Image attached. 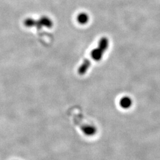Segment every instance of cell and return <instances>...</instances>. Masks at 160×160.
Instances as JSON below:
<instances>
[{
    "mask_svg": "<svg viewBox=\"0 0 160 160\" xmlns=\"http://www.w3.org/2000/svg\"><path fill=\"white\" fill-rule=\"evenodd\" d=\"M109 40L106 38H102L98 42L97 48L94 49L91 52L92 59L96 61H100L104 52L109 47Z\"/></svg>",
    "mask_w": 160,
    "mask_h": 160,
    "instance_id": "1",
    "label": "cell"
},
{
    "mask_svg": "<svg viewBox=\"0 0 160 160\" xmlns=\"http://www.w3.org/2000/svg\"><path fill=\"white\" fill-rule=\"evenodd\" d=\"M24 25L26 27H36L38 29L43 27L51 28L53 26V23L51 20H50L49 18L43 17L41 18L38 21L31 18H28L24 21Z\"/></svg>",
    "mask_w": 160,
    "mask_h": 160,
    "instance_id": "2",
    "label": "cell"
},
{
    "mask_svg": "<svg viewBox=\"0 0 160 160\" xmlns=\"http://www.w3.org/2000/svg\"><path fill=\"white\" fill-rule=\"evenodd\" d=\"M90 61L88 59H86L78 69V74L80 75L85 74L87 70L90 68Z\"/></svg>",
    "mask_w": 160,
    "mask_h": 160,
    "instance_id": "3",
    "label": "cell"
},
{
    "mask_svg": "<svg viewBox=\"0 0 160 160\" xmlns=\"http://www.w3.org/2000/svg\"><path fill=\"white\" fill-rule=\"evenodd\" d=\"M132 102L131 98L124 97L122 98L120 100V106L123 109H128L131 106Z\"/></svg>",
    "mask_w": 160,
    "mask_h": 160,
    "instance_id": "4",
    "label": "cell"
},
{
    "mask_svg": "<svg viewBox=\"0 0 160 160\" xmlns=\"http://www.w3.org/2000/svg\"><path fill=\"white\" fill-rule=\"evenodd\" d=\"M88 19H89V17L86 13H81L77 17L78 22L81 24H84L87 23L88 22Z\"/></svg>",
    "mask_w": 160,
    "mask_h": 160,
    "instance_id": "5",
    "label": "cell"
},
{
    "mask_svg": "<svg viewBox=\"0 0 160 160\" xmlns=\"http://www.w3.org/2000/svg\"><path fill=\"white\" fill-rule=\"evenodd\" d=\"M84 131L88 135H90L94 133V132H96V129L93 126H88L84 129Z\"/></svg>",
    "mask_w": 160,
    "mask_h": 160,
    "instance_id": "6",
    "label": "cell"
}]
</instances>
